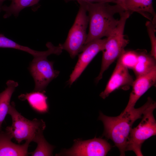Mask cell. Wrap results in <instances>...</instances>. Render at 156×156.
<instances>
[{
  "mask_svg": "<svg viewBox=\"0 0 156 156\" xmlns=\"http://www.w3.org/2000/svg\"><path fill=\"white\" fill-rule=\"evenodd\" d=\"M153 100L148 98L146 103L138 108L127 111H123L119 116H109L100 112L99 119L104 125L103 136L111 140L119 149L120 156H125L129 136L132 126L137 119L142 118L143 115Z\"/></svg>",
  "mask_w": 156,
  "mask_h": 156,
  "instance_id": "cell-1",
  "label": "cell"
},
{
  "mask_svg": "<svg viewBox=\"0 0 156 156\" xmlns=\"http://www.w3.org/2000/svg\"><path fill=\"white\" fill-rule=\"evenodd\" d=\"M82 2L88 13L89 23L84 45L103 37H107L118 23L119 19L114 17L115 14L125 10L117 4L111 5L107 2Z\"/></svg>",
  "mask_w": 156,
  "mask_h": 156,
  "instance_id": "cell-2",
  "label": "cell"
},
{
  "mask_svg": "<svg viewBox=\"0 0 156 156\" xmlns=\"http://www.w3.org/2000/svg\"><path fill=\"white\" fill-rule=\"evenodd\" d=\"M119 14L120 17L118 23L106 38L104 44L101 70L96 78V82L102 78L103 73L110 65L119 57L129 43L125 38L124 32L126 21L131 14L126 10Z\"/></svg>",
  "mask_w": 156,
  "mask_h": 156,
  "instance_id": "cell-3",
  "label": "cell"
},
{
  "mask_svg": "<svg viewBox=\"0 0 156 156\" xmlns=\"http://www.w3.org/2000/svg\"><path fill=\"white\" fill-rule=\"evenodd\" d=\"M8 114L11 117L12 123L6 127L5 131L18 144L23 140L34 142L38 135L43 133L46 127L42 120L34 118L30 120L21 115L15 109L13 102L10 104Z\"/></svg>",
  "mask_w": 156,
  "mask_h": 156,
  "instance_id": "cell-4",
  "label": "cell"
},
{
  "mask_svg": "<svg viewBox=\"0 0 156 156\" xmlns=\"http://www.w3.org/2000/svg\"><path fill=\"white\" fill-rule=\"evenodd\" d=\"M156 107V102L153 101L144 112L139 124L131 129L126 151H132L137 156L143 155L141 150L142 144L146 140L156 134V121L153 114Z\"/></svg>",
  "mask_w": 156,
  "mask_h": 156,
  "instance_id": "cell-5",
  "label": "cell"
},
{
  "mask_svg": "<svg viewBox=\"0 0 156 156\" xmlns=\"http://www.w3.org/2000/svg\"><path fill=\"white\" fill-rule=\"evenodd\" d=\"M79 8L74 23L70 29L66 40L62 46L72 58L81 52L85 43L89 18L85 5L82 2H78Z\"/></svg>",
  "mask_w": 156,
  "mask_h": 156,
  "instance_id": "cell-6",
  "label": "cell"
},
{
  "mask_svg": "<svg viewBox=\"0 0 156 156\" xmlns=\"http://www.w3.org/2000/svg\"><path fill=\"white\" fill-rule=\"evenodd\" d=\"M73 147L65 149L56 155L104 156L112 148L105 139L96 138L86 140H75Z\"/></svg>",
  "mask_w": 156,
  "mask_h": 156,
  "instance_id": "cell-7",
  "label": "cell"
},
{
  "mask_svg": "<svg viewBox=\"0 0 156 156\" xmlns=\"http://www.w3.org/2000/svg\"><path fill=\"white\" fill-rule=\"evenodd\" d=\"M47 57L34 58L29 66V70L35 82L34 91H44L49 84L59 74V71L54 69L53 62Z\"/></svg>",
  "mask_w": 156,
  "mask_h": 156,
  "instance_id": "cell-8",
  "label": "cell"
},
{
  "mask_svg": "<svg viewBox=\"0 0 156 156\" xmlns=\"http://www.w3.org/2000/svg\"><path fill=\"white\" fill-rule=\"evenodd\" d=\"M106 39V38L95 40L84 46L82 53L79 55L78 61L70 75L68 81L70 85L79 77L98 53L103 50Z\"/></svg>",
  "mask_w": 156,
  "mask_h": 156,
  "instance_id": "cell-9",
  "label": "cell"
},
{
  "mask_svg": "<svg viewBox=\"0 0 156 156\" xmlns=\"http://www.w3.org/2000/svg\"><path fill=\"white\" fill-rule=\"evenodd\" d=\"M117 60L115 68L105 90L99 95L103 99L116 89H129L134 81L128 68L122 63L119 58Z\"/></svg>",
  "mask_w": 156,
  "mask_h": 156,
  "instance_id": "cell-10",
  "label": "cell"
},
{
  "mask_svg": "<svg viewBox=\"0 0 156 156\" xmlns=\"http://www.w3.org/2000/svg\"><path fill=\"white\" fill-rule=\"evenodd\" d=\"M156 83V67L148 73L136 77L131 86L127 104L123 110L127 111L134 108L140 98Z\"/></svg>",
  "mask_w": 156,
  "mask_h": 156,
  "instance_id": "cell-11",
  "label": "cell"
},
{
  "mask_svg": "<svg viewBox=\"0 0 156 156\" xmlns=\"http://www.w3.org/2000/svg\"><path fill=\"white\" fill-rule=\"evenodd\" d=\"M12 138L6 131L0 130V156H27L30 141L22 144H17L11 141Z\"/></svg>",
  "mask_w": 156,
  "mask_h": 156,
  "instance_id": "cell-12",
  "label": "cell"
},
{
  "mask_svg": "<svg viewBox=\"0 0 156 156\" xmlns=\"http://www.w3.org/2000/svg\"><path fill=\"white\" fill-rule=\"evenodd\" d=\"M125 10L131 14L139 13L156 24V14L153 6V0H125Z\"/></svg>",
  "mask_w": 156,
  "mask_h": 156,
  "instance_id": "cell-13",
  "label": "cell"
},
{
  "mask_svg": "<svg viewBox=\"0 0 156 156\" xmlns=\"http://www.w3.org/2000/svg\"><path fill=\"white\" fill-rule=\"evenodd\" d=\"M45 91H34L29 93L22 94L18 98L22 101L27 100L32 108L37 112L43 114L47 112L49 106L47 97Z\"/></svg>",
  "mask_w": 156,
  "mask_h": 156,
  "instance_id": "cell-14",
  "label": "cell"
},
{
  "mask_svg": "<svg viewBox=\"0 0 156 156\" xmlns=\"http://www.w3.org/2000/svg\"><path fill=\"white\" fill-rule=\"evenodd\" d=\"M137 51V61L132 69L136 77L148 73L156 67V59L146 50Z\"/></svg>",
  "mask_w": 156,
  "mask_h": 156,
  "instance_id": "cell-15",
  "label": "cell"
},
{
  "mask_svg": "<svg viewBox=\"0 0 156 156\" xmlns=\"http://www.w3.org/2000/svg\"><path fill=\"white\" fill-rule=\"evenodd\" d=\"M6 83L7 87L0 93V130L2 123L8 114L12 94L18 86V82L11 80L8 81Z\"/></svg>",
  "mask_w": 156,
  "mask_h": 156,
  "instance_id": "cell-16",
  "label": "cell"
},
{
  "mask_svg": "<svg viewBox=\"0 0 156 156\" xmlns=\"http://www.w3.org/2000/svg\"><path fill=\"white\" fill-rule=\"evenodd\" d=\"M40 0H11L9 6L2 5V10L5 12L3 18H6L12 15L16 17L18 16L20 11L23 9L37 4Z\"/></svg>",
  "mask_w": 156,
  "mask_h": 156,
  "instance_id": "cell-17",
  "label": "cell"
},
{
  "mask_svg": "<svg viewBox=\"0 0 156 156\" xmlns=\"http://www.w3.org/2000/svg\"><path fill=\"white\" fill-rule=\"evenodd\" d=\"M34 142L37 143V147L34 151L29 153V155H31L32 156L53 155L54 147L47 142L43 133L38 136Z\"/></svg>",
  "mask_w": 156,
  "mask_h": 156,
  "instance_id": "cell-18",
  "label": "cell"
},
{
  "mask_svg": "<svg viewBox=\"0 0 156 156\" xmlns=\"http://www.w3.org/2000/svg\"><path fill=\"white\" fill-rule=\"evenodd\" d=\"M137 51H125L118 58L122 63L128 68L133 69L137 61Z\"/></svg>",
  "mask_w": 156,
  "mask_h": 156,
  "instance_id": "cell-19",
  "label": "cell"
},
{
  "mask_svg": "<svg viewBox=\"0 0 156 156\" xmlns=\"http://www.w3.org/2000/svg\"><path fill=\"white\" fill-rule=\"evenodd\" d=\"M145 25L151 44L150 54L156 59V38L155 35L156 24L148 21L146 22Z\"/></svg>",
  "mask_w": 156,
  "mask_h": 156,
  "instance_id": "cell-20",
  "label": "cell"
},
{
  "mask_svg": "<svg viewBox=\"0 0 156 156\" xmlns=\"http://www.w3.org/2000/svg\"><path fill=\"white\" fill-rule=\"evenodd\" d=\"M66 2H68L70 1H76L78 2H83L89 3H101L107 2L109 3H113L118 4V2L117 0H64Z\"/></svg>",
  "mask_w": 156,
  "mask_h": 156,
  "instance_id": "cell-21",
  "label": "cell"
},
{
  "mask_svg": "<svg viewBox=\"0 0 156 156\" xmlns=\"http://www.w3.org/2000/svg\"><path fill=\"white\" fill-rule=\"evenodd\" d=\"M117 0L118 2V4L121 5L125 10V0Z\"/></svg>",
  "mask_w": 156,
  "mask_h": 156,
  "instance_id": "cell-22",
  "label": "cell"
},
{
  "mask_svg": "<svg viewBox=\"0 0 156 156\" xmlns=\"http://www.w3.org/2000/svg\"><path fill=\"white\" fill-rule=\"evenodd\" d=\"M7 0H0V5L2 4L3 2Z\"/></svg>",
  "mask_w": 156,
  "mask_h": 156,
  "instance_id": "cell-23",
  "label": "cell"
},
{
  "mask_svg": "<svg viewBox=\"0 0 156 156\" xmlns=\"http://www.w3.org/2000/svg\"><path fill=\"white\" fill-rule=\"evenodd\" d=\"M2 4L0 5V12L2 10Z\"/></svg>",
  "mask_w": 156,
  "mask_h": 156,
  "instance_id": "cell-24",
  "label": "cell"
}]
</instances>
